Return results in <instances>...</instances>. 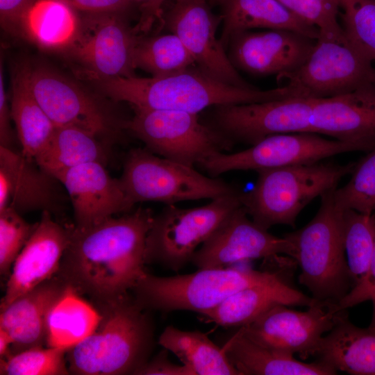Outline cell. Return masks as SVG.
Segmentation results:
<instances>
[{"label": "cell", "mask_w": 375, "mask_h": 375, "mask_svg": "<svg viewBox=\"0 0 375 375\" xmlns=\"http://www.w3.org/2000/svg\"><path fill=\"white\" fill-rule=\"evenodd\" d=\"M195 61L175 34L140 35L134 53V66L151 74L160 76L192 67Z\"/></svg>", "instance_id": "33"}, {"label": "cell", "mask_w": 375, "mask_h": 375, "mask_svg": "<svg viewBox=\"0 0 375 375\" xmlns=\"http://www.w3.org/2000/svg\"><path fill=\"white\" fill-rule=\"evenodd\" d=\"M153 214L138 208L119 217L74 228L56 276L94 304L117 299L146 273V239Z\"/></svg>", "instance_id": "1"}, {"label": "cell", "mask_w": 375, "mask_h": 375, "mask_svg": "<svg viewBox=\"0 0 375 375\" xmlns=\"http://www.w3.org/2000/svg\"><path fill=\"white\" fill-rule=\"evenodd\" d=\"M372 62L343 28L319 31L304 63L294 72L277 78L285 82L294 97L328 98L375 85Z\"/></svg>", "instance_id": "7"}, {"label": "cell", "mask_w": 375, "mask_h": 375, "mask_svg": "<svg viewBox=\"0 0 375 375\" xmlns=\"http://www.w3.org/2000/svg\"><path fill=\"white\" fill-rule=\"evenodd\" d=\"M315 301L294 288L283 276L274 282L242 290L200 315L206 322L223 327H241L276 305L309 307Z\"/></svg>", "instance_id": "24"}, {"label": "cell", "mask_w": 375, "mask_h": 375, "mask_svg": "<svg viewBox=\"0 0 375 375\" xmlns=\"http://www.w3.org/2000/svg\"><path fill=\"white\" fill-rule=\"evenodd\" d=\"M366 301H370L372 303V319L368 327L375 331V242L372 260L366 276L358 284L352 288L338 303V306L341 309H347Z\"/></svg>", "instance_id": "40"}, {"label": "cell", "mask_w": 375, "mask_h": 375, "mask_svg": "<svg viewBox=\"0 0 375 375\" xmlns=\"http://www.w3.org/2000/svg\"><path fill=\"white\" fill-rule=\"evenodd\" d=\"M354 165L318 161L257 171L253 188L241 192L242 206L263 228L278 224L294 227L302 210L316 197L337 188Z\"/></svg>", "instance_id": "4"}, {"label": "cell", "mask_w": 375, "mask_h": 375, "mask_svg": "<svg viewBox=\"0 0 375 375\" xmlns=\"http://www.w3.org/2000/svg\"><path fill=\"white\" fill-rule=\"evenodd\" d=\"M278 255L294 260L292 242L285 236L276 237L256 224L242 206L201 244L191 262L198 269L224 267L240 261Z\"/></svg>", "instance_id": "17"}, {"label": "cell", "mask_w": 375, "mask_h": 375, "mask_svg": "<svg viewBox=\"0 0 375 375\" xmlns=\"http://www.w3.org/2000/svg\"><path fill=\"white\" fill-rule=\"evenodd\" d=\"M282 270L256 271L237 268L199 269L187 274L157 276L147 272L131 292L150 311L163 313L188 310L201 314L245 288L274 282Z\"/></svg>", "instance_id": "6"}, {"label": "cell", "mask_w": 375, "mask_h": 375, "mask_svg": "<svg viewBox=\"0 0 375 375\" xmlns=\"http://www.w3.org/2000/svg\"><path fill=\"white\" fill-rule=\"evenodd\" d=\"M347 183L333 191L336 206L342 210L375 214V147L355 163Z\"/></svg>", "instance_id": "35"}, {"label": "cell", "mask_w": 375, "mask_h": 375, "mask_svg": "<svg viewBox=\"0 0 375 375\" xmlns=\"http://www.w3.org/2000/svg\"><path fill=\"white\" fill-rule=\"evenodd\" d=\"M76 11L85 13H123L133 0H62Z\"/></svg>", "instance_id": "43"}, {"label": "cell", "mask_w": 375, "mask_h": 375, "mask_svg": "<svg viewBox=\"0 0 375 375\" xmlns=\"http://www.w3.org/2000/svg\"><path fill=\"white\" fill-rule=\"evenodd\" d=\"M67 288L56 275L1 308L0 328L12 340L10 355L47 346L49 314Z\"/></svg>", "instance_id": "23"}, {"label": "cell", "mask_w": 375, "mask_h": 375, "mask_svg": "<svg viewBox=\"0 0 375 375\" xmlns=\"http://www.w3.org/2000/svg\"><path fill=\"white\" fill-rule=\"evenodd\" d=\"M67 349L36 347L0 359L1 375H66Z\"/></svg>", "instance_id": "36"}, {"label": "cell", "mask_w": 375, "mask_h": 375, "mask_svg": "<svg viewBox=\"0 0 375 375\" xmlns=\"http://www.w3.org/2000/svg\"><path fill=\"white\" fill-rule=\"evenodd\" d=\"M127 131L147 149L168 160L194 167L208 158L231 150L233 143L198 114L172 110L132 108Z\"/></svg>", "instance_id": "11"}, {"label": "cell", "mask_w": 375, "mask_h": 375, "mask_svg": "<svg viewBox=\"0 0 375 375\" xmlns=\"http://www.w3.org/2000/svg\"><path fill=\"white\" fill-rule=\"evenodd\" d=\"M309 124L310 133L370 151L375 147V85L315 99Z\"/></svg>", "instance_id": "20"}, {"label": "cell", "mask_w": 375, "mask_h": 375, "mask_svg": "<svg viewBox=\"0 0 375 375\" xmlns=\"http://www.w3.org/2000/svg\"><path fill=\"white\" fill-rule=\"evenodd\" d=\"M94 305L99 312V322L87 338L67 350L69 373L135 374L149 360L155 344L150 310L141 306L131 292Z\"/></svg>", "instance_id": "3"}, {"label": "cell", "mask_w": 375, "mask_h": 375, "mask_svg": "<svg viewBox=\"0 0 375 375\" xmlns=\"http://www.w3.org/2000/svg\"><path fill=\"white\" fill-rule=\"evenodd\" d=\"M288 306L276 305L240 328L257 344L306 360L317 356L324 335L348 315L338 303L316 299L306 311Z\"/></svg>", "instance_id": "13"}, {"label": "cell", "mask_w": 375, "mask_h": 375, "mask_svg": "<svg viewBox=\"0 0 375 375\" xmlns=\"http://www.w3.org/2000/svg\"><path fill=\"white\" fill-rule=\"evenodd\" d=\"M213 1H215V0H213Z\"/></svg>", "instance_id": "47"}, {"label": "cell", "mask_w": 375, "mask_h": 375, "mask_svg": "<svg viewBox=\"0 0 375 375\" xmlns=\"http://www.w3.org/2000/svg\"><path fill=\"white\" fill-rule=\"evenodd\" d=\"M342 28L353 44L375 61V0H340Z\"/></svg>", "instance_id": "37"}, {"label": "cell", "mask_w": 375, "mask_h": 375, "mask_svg": "<svg viewBox=\"0 0 375 375\" xmlns=\"http://www.w3.org/2000/svg\"><path fill=\"white\" fill-rule=\"evenodd\" d=\"M36 0H0V20L2 28L14 35L23 37L24 20Z\"/></svg>", "instance_id": "41"}, {"label": "cell", "mask_w": 375, "mask_h": 375, "mask_svg": "<svg viewBox=\"0 0 375 375\" xmlns=\"http://www.w3.org/2000/svg\"><path fill=\"white\" fill-rule=\"evenodd\" d=\"M10 112L21 151L34 159L50 141L56 126L33 94L23 62L17 64L13 70Z\"/></svg>", "instance_id": "29"}, {"label": "cell", "mask_w": 375, "mask_h": 375, "mask_svg": "<svg viewBox=\"0 0 375 375\" xmlns=\"http://www.w3.org/2000/svg\"><path fill=\"white\" fill-rule=\"evenodd\" d=\"M241 191L224 195L206 205L181 208L166 205L154 215L144 251L146 264L159 265L178 272L191 262L198 247L237 208Z\"/></svg>", "instance_id": "9"}, {"label": "cell", "mask_w": 375, "mask_h": 375, "mask_svg": "<svg viewBox=\"0 0 375 375\" xmlns=\"http://www.w3.org/2000/svg\"><path fill=\"white\" fill-rule=\"evenodd\" d=\"M56 178L69 195L77 228H86L115 215L127 213L134 206L119 178L112 177L101 163L78 165Z\"/></svg>", "instance_id": "21"}, {"label": "cell", "mask_w": 375, "mask_h": 375, "mask_svg": "<svg viewBox=\"0 0 375 375\" xmlns=\"http://www.w3.org/2000/svg\"><path fill=\"white\" fill-rule=\"evenodd\" d=\"M38 222L28 223L11 207L0 210V272L10 274V268L26 245Z\"/></svg>", "instance_id": "38"}, {"label": "cell", "mask_w": 375, "mask_h": 375, "mask_svg": "<svg viewBox=\"0 0 375 375\" xmlns=\"http://www.w3.org/2000/svg\"><path fill=\"white\" fill-rule=\"evenodd\" d=\"M222 6L220 40L225 47L240 32L254 29L290 30L317 40L319 31L290 12L277 0H215Z\"/></svg>", "instance_id": "26"}, {"label": "cell", "mask_w": 375, "mask_h": 375, "mask_svg": "<svg viewBox=\"0 0 375 375\" xmlns=\"http://www.w3.org/2000/svg\"><path fill=\"white\" fill-rule=\"evenodd\" d=\"M23 63L33 94L56 126L81 128L111 146L127 131L129 119L76 81L47 64Z\"/></svg>", "instance_id": "8"}, {"label": "cell", "mask_w": 375, "mask_h": 375, "mask_svg": "<svg viewBox=\"0 0 375 375\" xmlns=\"http://www.w3.org/2000/svg\"><path fill=\"white\" fill-rule=\"evenodd\" d=\"M168 350L163 348L153 358H149L135 374L136 375H194L184 365L172 362L168 356Z\"/></svg>", "instance_id": "42"}, {"label": "cell", "mask_w": 375, "mask_h": 375, "mask_svg": "<svg viewBox=\"0 0 375 375\" xmlns=\"http://www.w3.org/2000/svg\"><path fill=\"white\" fill-rule=\"evenodd\" d=\"M60 182L22 151L0 146V210L60 212L65 199Z\"/></svg>", "instance_id": "19"}, {"label": "cell", "mask_w": 375, "mask_h": 375, "mask_svg": "<svg viewBox=\"0 0 375 375\" xmlns=\"http://www.w3.org/2000/svg\"><path fill=\"white\" fill-rule=\"evenodd\" d=\"M99 317L97 307L68 286L49 314L46 347L69 349L94 330Z\"/></svg>", "instance_id": "32"}, {"label": "cell", "mask_w": 375, "mask_h": 375, "mask_svg": "<svg viewBox=\"0 0 375 375\" xmlns=\"http://www.w3.org/2000/svg\"><path fill=\"white\" fill-rule=\"evenodd\" d=\"M219 22L207 0H172L161 26L180 38L206 74L233 86L256 88L240 75L226 53L217 36Z\"/></svg>", "instance_id": "16"}, {"label": "cell", "mask_w": 375, "mask_h": 375, "mask_svg": "<svg viewBox=\"0 0 375 375\" xmlns=\"http://www.w3.org/2000/svg\"><path fill=\"white\" fill-rule=\"evenodd\" d=\"M140 3L141 15L135 26L138 32L147 33L156 22L162 24V5L165 0H133Z\"/></svg>", "instance_id": "45"}, {"label": "cell", "mask_w": 375, "mask_h": 375, "mask_svg": "<svg viewBox=\"0 0 375 375\" xmlns=\"http://www.w3.org/2000/svg\"><path fill=\"white\" fill-rule=\"evenodd\" d=\"M315 41L290 30H249L230 38L228 57L236 69L254 75L278 77L299 69L308 58Z\"/></svg>", "instance_id": "18"}, {"label": "cell", "mask_w": 375, "mask_h": 375, "mask_svg": "<svg viewBox=\"0 0 375 375\" xmlns=\"http://www.w3.org/2000/svg\"><path fill=\"white\" fill-rule=\"evenodd\" d=\"M103 96L132 108L172 110L198 114L212 107L291 97L285 85L268 90L228 85L193 67L151 77H115L94 81Z\"/></svg>", "instance_id": "2"}, {"label": "cell", "mask_w": 375, "mask_h": 375, "mask_svg": "<svg viewBox=\"0 0 375 375\" xmlns=\"http://www.w3.org/2000/svg\"><path fill=\"white\" fill-rule=\"evenodd\" d=\"M360 151L351 143L322 138L312 133H285L267 137L247 149L218 153L198 167L217 177L235 170L256 172L297 164L310 163L351 151Z\"/></svg>", "instance_id": "14"}, {"label": "cell", "mask_w": 375, "mask_h": 375, "mask_svg": "<svg viewBox=\"0 0 375 375\" xmlns=\"http://www.w3.org/2000/svg\"><path fill=\"white\" fill-rule=\"evenodd\" d=\"M76 12L62 0H36L24 18L23 37L41 49L61 52L78 29Z\"/></svg>", "instance_id": "31"}, {"label": "cell", "mask_w": 375, "mask_h": 375, "mask_svg": "<svg viewBox=\"0 0 375 375\" xmlns=\"http://www.w3.org/2000/svg\"><path fill=\"white\" fill-rule=\"evenodd\" d=\"M222 348L241 375H333L338 372L321 360L305 362L291 353L257 344L240 328Z\"/></svg>", "instance_id": "25"}, {"label": "cell", "mask_w": 375, "mask_h": 375, "mask_svg": "<svg viewBox=\"0 0 375 375\" xmlns=\"http://www.w3.org/2000/svg\"><path fill=\"white\" fill-rule=\"evenodd\" d=\"M12 119L10 108H9L5 90L2 58L0 64V146L12 148L14 141L13 132L11 128Z\"/></svg>", "instance_id": "44"}, {"label": "cell", "mask_w": 375, "mask_h": 375, "mask_svg": "<svg viewBox=\"0 0 375 375\" xmlns=\"http://www.w3.org/2000/svg\"><path fill=\"white\" fill-rule=\"evenodd\" d=\"M315 99L299 97L215 106L210 125L233 144H254L278 134L310 133L309 118Z\"/></svg>", "instance_id": "15"}, {"label": "cell", "mask_w": 375, "mask_h": 375, "mask_svg": "<svg viewBox=\"0 0 375 375\" xmlns=\"http://www.w3.org/2000/svg\"><path fill=\"white\" fill-rule=\"evenodd\" d=\"M110 149L111 145L88 131L72 126H56L50 141L34 160L56 178L85 163L99 162L106 166Z\"/></svg>", "instance_id": "28"}, {"label": "cell", "mask_w": 375, "mask_h": 375, "mask_svg": "<svg viewBox=\"0 0 375 375\" xmlns=\"http://www.w3.org/2000/svg\"><path fill=\"white\" fill-rule=\"evenodd\" d=\"M120 183L133 204L159 201L166 205L215 198L239 190L222 178L206 176L194 167L168 160L146 148L127 153Z\"/></svg>", "instance_id": "10"}, {"label": "cell", "mask_w": 375, "mask_h": 375, "mask_svg": "<svg viewBox=\"0 0 375 375\" xmlns=\"http://www.w3.org/2000/svg\"><path fill=\"white\" fill-rule=\"evenodd\" d=\"M303 22L319 31H337L342 28L338 22L340 0H277Z\"/></svg>", "instance_id": "39"}, {"label": "cell", "mask_w": 375, "mask_h": 375, "mask_svg": "<svg viewBox=\"0 0 375 375\" xmlns=\"http://www.w3.org/2000/svg\"><path fill=\"white\" fill-rule=\"evenodd\" d=\"M158 344L176 355L194 375H241L224 349L200 331H183L169 325L160 334Z\"/></svg>", "instance_id": "30"}, {"label": "cell", "mask_w": 375, "mask_h": 375, "mask_svg": "<svg viewBox=\"0 0 375 375\" xmlns=\"http://www.w3.org/2000/svg\"><path fill=\"white\" fill-rule=\"evenodd\" d=\"M335 188L320 197L318 211L306 226L284 236L294 245L300 284L314 299L339 303L352 289L353 281L343 244V210L334 200Z\"/></svg>", "instance_id": "5"}, {"label": "cell", "mask_w": 375, "mask_h": 375, "mask_svg": "<svg viewBox=\"0 0 375 375\" xmlns=\"http://www.w3.org/2000/svg\"><path fill=\"white\" fill-rule=\"evenodd\" d=\"M342 236L347 262L354 287L366 276L370 265L375 242V214L343 210Z\"/></svg>", "instance_id": "34"}, {"label": "cell", "mask_w": 375, "mask_h": 375, "mask_svg": "<svg viewBox=\"0 0 375 375\" xmlns=\"http://www.w3.org/2000/svg\"><path fill=\"white\" fill-rule=\"evenodd\" d=\"M317 356L337 372L375 375V331L354 325L347 315L324 335Z\"/></svg>", "instance_id": "27"}, {"label": "cell", "mask_w": 375, "mask_h": 375, "mask_svg": "<svg viewBox=\"0 0 375 375\" xmlns=\"http://www.w3.org/2000/svg\"><path fill=\"white\" fill-rule=\"evenodd\" d=\"M74 226H64L42 212L38 225L10 272L0 309L17 297L56 275Z\"/></svg>", "instance_id": "22"}, {"label": "cell", "mask_w": 375, "mask_h": 375, "mask_svg": "<svg viewBox=\"0 0 375 375\" xmlns=\"http://www.w3.org/2000/svg\"><path fill=\"white\" fill-rule=\"evenodd\" d=\"M12 344L11 337L5 331L0 328V359L5 358L10 354Z\"/></svg>", "instance_id": "46"}, {"label": "cell", "mask_w": 375, "mask_h": 375, "mask_svg": "<svg viewBox=\"0 0 375 375\" xmlns=\"http://www.w3.org/2000/svg\"><path fill=\"white\" fill-rule=\"evenodd\" d=\"M140 35L122 13H85L72 40L60 53L80 76L92 82L134 76Z\"/></svg>", "instance_id": "12"}]
</instances>
